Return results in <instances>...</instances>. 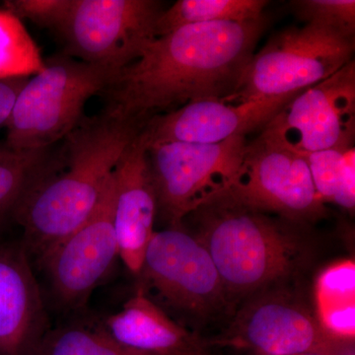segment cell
I'll use <instances>...</instances> for the list:
<instances>
[{
	"mask_svg": "<svg viewBox=\"0 0 355 355\" xmlns=\"http://www.w3.org/2000/svg\"><path fill=\"white\" fill-rule=\"evenodd\" d=\"M268 23L263 15L184 26L158 37L118 72L104 94L107 108L144 123L191 102L225 99L237 88Z\"/></svg>",
	"mask_w": 355,
	"mask_h": 355,
	"instance_id": "1",
	"label": "cell"
},
{
	"mask_svg": "<svg viewBox=\"0 0 355 355\" xmlns=\"http://www.w3.org/2000/svg\"><path fill=\"white\" fill-rule=\"evenodd\" d=\"M144 123L107 108L84 118L65 137L48 171L21 200L12 216L23 228L21 240L32 263L92 216L114 168Z\"/></svg>",
	"mask_w": 355,
	"mask_h": 355,
	"instance_id": "2",
	"label": "cell"
},
{
	"mask_svg": "<svg viewBox=\"0 0 355 355\" xmlns=\"http://www.w3.org/2000/svg\"><path fill=\"white\" fill-rule=\"evenodd\" d=\"M227 297L257 294L296 272L303 249L292 223L243 207L224 193L191 214Z\"/></svg>",
	"mask_w": 355,
	"mask_h": 355,
	"instance_id": "3",
	"label": "cell"
},
{
	"mask_svg": "<svg viewBox=\"0 0 355 355\" xmlns=\"http://www.w3.org/2000/svg\"><path fill=\"white\" fill-rule=\"evenodd\" d=\"M118 72L67 55L44 60L18 95L7 123L6 150L14 153L49 149L83 121L86 103L105 94Z\"/></svg>",
	"mask_w": 355,
	"mask_h": 355,
	"instance_id": "4",
	"label": "cell"
},
{
	"mask_svg": "<svg viewBox=\"0 0 355 355\" xmlns=\"http://www.w3.org/2000/svg\"><path fill=\"white\" fill-rule=\"evenodd\" d=\"M355 38L305 24L277 33L254 53L232 95L238 104L298 94L354 60Z\"/></svg>",
	"mask_w": 355,
	"mask_h": 355,
	"instance_id": "5",
	"label": "cell"
},
{
	"mask_svg": "<svg viewBox=\"0 0 355 355\" xmlns=\"http://www.w3.org/2000/svg\"><path fill=\"white\" fill-rule=\"evenodd\" d=\"M247 144L245 135H238L219 144L164 142L148 147L157 214L169 227H183L186 217L232 186Z\"/></svg>",
	"mask_w": 355,
	"mask_h": 355,
	"instance_id": "6",
	"label": "cell"
},
{
	"mask_svg": "<svg viewBox=\"0 0 355 355\" xmlns=\"http://www.w3.org/2000/svg\"><path fill=\"white\" fill-rule=\"evenodd\" d=\"M224 195L248 209L295 224L316 221L327 214L304 156L265 130L247 144L240 171Z\"/></svg>",
	"mask_w": 355,
	"mask_h": 355,
	"instance_id": "7",
	"label": "cell"
},
{
	"mask_svg": "<svg viewBox=\"0 0 355 355\" xmlns=\"http://www.w3.org/2000/svg\"><path fill=\"white\" fill-rule=\"evenodd\" d=\"M155 0H73L60 33L65 53L119 72L141 57L157 38L163 12Z\"/></svg>",
	"mask_w": 355,
	"mask_h": 355,
	"instance_id": "8",
	"label": "cell"
},
{
	"mask_svg": "<svg viewBox=\"0 0 355 355\" xmlns=\"http://www.w3.org/2000/svg\"><path fill=\"white\" fill-rule=\"evenodd\" d=\"M137 277L139 291L156 296L153 302L182 314L210 316L227 301L207 248L183 227L154 231Z\"/></svg>",
	"mask_w": 355,
	"mask_h": 355,
	"instance_id": "9",
	"label": "cell"
},
{
	"mask_svg": "<svg viewBox=\"0 0 355 355\" xmlns=\"http://www.w3.org/2000/svg\"><path fill=\"white\" fill-rule=\"evenodd\" d=\"M114 202L112 175L92 216L37 263L46 273L53 305L65 314L79 313L86 307L92 292L120 259Z\"/></svg>",
	"mask_w": 355,
	"mask_h": 355,
	"instance_id": "10",
	"label": "cell"
},
{
	"mask_svg": "<svg viewBox=\"0 0 355 355\" xmlns=\"http://www.w3.org/2000/svg\"><path fill=\"white\" fill-rule=\"evenodd\" d=\"M261 130L299 154L354 147V60L294 97Z\"/></svg>",
	"mask_w": 355,
	"mask_h": 355,
	"instance_id": "11",
	"label": "cell"
},
{
	"mask_svg": "<svg viewBox=\"0 0 355 355\" xmlns=\"http://www.w3.org/2000/svg\"><path fill=\"white\" fill-rule=\"evenodd\" d=\"M209 343L263 355H354V342L331 336L309 311L279 293L252 299L227 333Z\"/></svg>",
	"mask_w": 355,
	"mask_h": 355,
	"instance_id": "12",
	"label": "cell"
},
{
	"mask_svg": "<svg viewBox=\"0 0 355 355\" xmlns=\"http://www.w3.org/2000/svg\"><path fill=\"white\" fill-rule=\"evenodd\" d=\"M300 94V93H298ZM298 94L232 104L222 99L191 102L147 120L140 133L147 147L164 142L212 144L263 130Z\"/></svg>",
	"mask_w": 355,
	"mask_h": 355,
	"instance_id": "13",
	"label": "cell"
},
{
	"mask_svg": "<svg viewBox=\"0 0 355 355\" xmlns=\"http://www.w3.org/2000/svg\"><path fill=\"white\" fill-rule=\"evenodd\" d=\"M141 133L125 149L113 173L114 229L119 258L139 277L154 233L157 198Z\"/></svg>",
	"mask_w": 355,
	"mask_h": 355,
	"instance_id": "14",
	"label": "cell"
},
{
	"mask_svg": "<svg viewBox=\"0 0 355 355\" xmlns=\"http://www.w3.org/2000/svg\"><path fill=\"white\" fill-rule=\"evenodd\" d=\"M43 292L22 242L0 244V355H35L51 330Z\"/></svg>",
	"mask_w": 355,
	"mask_h": 355,
	"instance_id": "15",
	"label": "cell"
},
{
	"mask_svg": "<svg viewBox=\"0 0 355 355\" xmlns=\"http://www.w3.org/2000/svg\"><path fill=\"white\" fill-rule=\"evenodd\" d=\"M102 326L114 342L141 355H214L207 340L173 320L139 289Z\"/></svg>",
	"mask_w": 355,
	"mask_h": 355,
	"instance_id": "16",
	"label": "cell"
},
{
	"mask_svg": "<svg viewBox=\"0 0 355 355\" xmlns=\"http://www.w3.org/2000/svg\"><path fill=\"white\" fill-rule=\"evenodd\" d=\"M318 321L338 340L355 336V263L338 261L320 273L315 286Z\"/></svg>",
	"mask_w": 355,
	"mask_h": 355,
	"instance_id": "17",
	"label": "cell"
},
{
	"mask_svg": "<svg viewBox=\"0 0 355 355\" xmlns=\"http://www.w3.org/2000/svg\"><path fill=\"white\" fill-rule=\"evenodd\" d=\"M268 3L266 0H179L161 13L156 35L158 38L188 25L258 20Z\"/></svg>",
	"mask_w": 355,
	"mask_h": 355,
	"instance_id": "18",
	"label": "cell"
},
{
	"mask_svg": "<svg viewBox=\"0 0 355 355\" xmlns=\"http://www.w3.org/2000/svg\"><path fill=\"white\" fill-rule=\"evenodd\" d=\"M317 193L324 203L334 202L349 211L355 207V148L326 149L302 154Z\"/></svg>",
	"mask_w": 355,
	"mask_h": 355,
	"instance_id": "19",
	"label": "cell"
},
{
	"mask_svg": "<svg viewBox=\"0 0 355 355\" xmlns=\"http://www.w3.org/2000/svg\"><path fill=\"white\" fill-rule=\"evenodd\" d=\"M35 355H141L125 349L102 323L70 322L51 329Z\"/></svg>",
	"mask_w": 355,
	"mask_h": 355,
	"instance_id": "20",
	"label": "cell"
},
{
	"mask_svg": "<svg viewBox=\"0 0 355 355\" xmlns=\"http://www.w3.org/2000/svg\"><path fill=\"white\" fill-rule=\"evenodd\" d=\"M48 150L11 153L0 159V222L7 214H13L48 171L51 158Z\"/></svg>",
	"mask_w": 355,
	"mask_h": 355,
	"instance_id": "21",
	"label": "cell"
},
{
	"mask_svg": "<svg viewBox=\"0 0 355 355\" xmlns=\"http://www.w3.org/2000/svg\"><path fill=\"white\" fill-rule=\"evenodd\" d=\"M44 67V60L19 18L0 9V80L30 77Z\"/></svg>",
	"mask_w": 355,
	"mask_h": 355,
	"instance_id": "22",
	"label": "cell"
},
{
	"mask_svg": "<svg viewBox=\"0 0 355 355\" xmlns=\"http://www.w3.org/2000/svg\"><path fill=\"white\" fill-rule=\"evenodd\" d=\"M292 12L305 24L319 26L355 38L354 0H296Z\"/></svg>",
	"mask_w": 355,
	"mask_h": 355,
	"instance_id": "23",
	"label": "cell"
},
{
	"mask_svg": "<svg viewBox=\"0 0 355 355\" xmlns=\"http://www.w3.org/2000/svg\"><path fill=\"white\" fill-rule=\"evenodd\" d=\"M73 0H9L7 10L16 17L31 20L43 28L60 31L71 8Z\"/></svg>",
	"mask_w": 355,
	"mask_h": 355,
	"instance_id": "24",
	"label": "cell"
},
{
	"mask_svg": "<svg viewBox=\"0 0 355 355\" xmlns=\"http://www.w3.org/2000/svg\"><path fill=\"white\" fill-rule=\"evenodd\" d=\"M29 77H14L0 80V127L6 125L18 95Z\"/></svg>",
	"mask_w": 355,
	"mask_h": 355,
	"instance_id": "25",
	"label": "cell"
},
{
	"mask_svg": "<svg viewBox=\"0 0 355 355\" xmlns=\"http://www.w3.org/2000/svg\"><path fill=\"white\" fill-rule=\"evenodd\" d=\"M10 153V151H7L4 148H0V159L7 157Z\"/></svg>",
	"mask_w": 355,
	"mask_h": 355,
	"instance_id": "26",
	"label": "cell"
},
{
	"mask_svg": "<svg viewBox=\"0 0 355 355\" xmlns=\"http://www.w3.org/2000/svg\"><path fill=\"white\" fill-rule=\"evenodd\" d=\"M302 355H320V354H302Z\"/></svg>",
	"mask_w": 355,
	"mask_h": 355,
	"instance_id": "27",
	"label": "cell"
},
{
	"mask_svg": "<svg viewBox=\"0 0 355 355\" xmlns=\"http://www.w3.org/2000/svg\"><path fill=\"white\" fill-rule=\"evenodd\" d=\"M0 226H1V222H0Z\"/></svg>",
	"mask_w": 355,
	"mask_h": 355,
	"instance_id": "28",
	"label": "cell"
}]
</instances>
